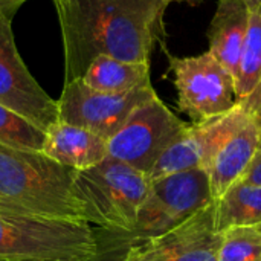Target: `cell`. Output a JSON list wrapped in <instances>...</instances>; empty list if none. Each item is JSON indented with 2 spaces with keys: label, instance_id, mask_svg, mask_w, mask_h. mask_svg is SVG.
Listing matches in <instances>:
<instances>
[{
  "label": "cell",
  "instance_id": "1",
  "mask_svg": "<svg viewBox=\"0 0 261 261\" xmlns=\"http://www.w3.org/2000/svg\"><path fill=\"white\" fill-rule=\"evenodd\" d=\"M173 0H54L64 41L66 81L99 55L150 64Z\"/></svg>",
  "mask_w": 261,
  "mask_h": 261
},
{
  "label": "cell",
  "instance_id": "2",
  "mask_svg": "<svg viewBox=\"0 0 261 261\" xmlns=\"http://www.w3.org/2000/svg\"><path fill=\"white\" fill-rule=\"evenodd\" d=\"M75 173L43 151L0 144V197L26 214L89 223L73 190Z\"/></svg>",
  "mask_w": 261,
  "mask_h": 261
},
{
  "label": "cell",
  "instance_id": "3",
  "mask_svg": "<svg viewBox=\"0 0 261 261\" xmlns=\"http://www.w3.org/2000/svg\"><path fill=\"white\" fill-rule=\"evenodd\" d=\"M98 255L90 223L0 211V258L96 261Z\"/></svg>",
  "mask_w": 261,
  "mask_h": 261
},
{
  "label": "cell",
  "instance_id": "4",
  "mask_svg": "<svg viewBox=\"0 0 261 261\" xmlns=\"http://www.w3.org/2000/svg\"><path fill=\"white\" fill-rule=\"evenodd\" d=\"M151 179L148 174L112 158L75 173L73 190L89 223L130 236Z\"/></svg>",
  "mask_w": 261,
  "mask_h": 261
},
{
  "label": "cell",
  "instance_id": "5",
  "mask_svg": "<svg viewBox=\"0 0 261 261\" xmlns=\"http://www.w3.org/2000/svg\"><path fill=\"white\" fill-rule=\"evenodd\" d=\"M214 202L206 170L196 168L151 180L130 237L133 243L154 239L182 225Z\"/></svg>",
  "mask_w": 261,
  "mask_h": 261
},
{
  "label": "cell",
  "instance_id": "6",
  "mask_svg": "<svg viewBox=\"0 0 261 261\" xmlns=\"http://www.w3.org/2000/svg\"><path fill=\"white\" fill-rule=\"evenodd\" d=\"M170 72L179 110L193 122L222 116L239 104L234 76L210 50L182 58L170 55Z\"/></svg>",
  "mask_w": 261,
  "mask_h": 261
},
{
  "label": "cell",
  "instance_id": "7",
  "mask_svg": "<svg viewBox=\"0 0 261 261\" xmlns=\"http://www.w3.org/2000/svg\"><path fill=\"white\" fill-rule=\"evenodd\" d=\"M187 127L156 95L135 109L107 141V154L150 176L159 156Z\"/></svg>",
  "mask_w": 261,
  "mask_h": 261
},
{
  "label": "cell",
  "instance_id": "8",
  "mask_svg": "<svg viewBox=\"0 0 261 261\" xmlns=\"http://www.w3.org/2000/svg\"><path fill=\"white\" fill-rule=\"evenodd\" d=\"M158 93L153 86L125 93H106L90 89L81 78L66 81L58 102V118L63 122L87 128L110 139L141 104Z\"/></svg>",
  "mask_w": 261,
  "mask_h": 261
},
{
  "label": "cell",
  "instance_id": "9",
  "mask_svg": "<svg viewBox=\"0 0 261 261\" xmlns=\"http://www.w3.org/2000/svg\"><path fill=\"white\" fill-rule=\"evenodd\" d=\"M14 11L0 5V102L46 132L60 119L58 102L40 87L17 50L11 23Z\"/></svg>",
  "mask_w": 261,
  "mask_h": 261
},
{
  "label": "cell",
  "instance_id": "10",
  "mask_svg": "<svg viewBox=\"0 0 261 261\" xmlns=\"http://www.w3.org/2000/svg\"><path fill=\"white\" fill-rule=\"evenodd\" d=\"M220 239L214 200L174 229L133 243L122 261H217Z\"/></svg>",
  "mask_w": 261,
  "mask_h": 261
},
{
  "label": "cell",
  "instance_id": "11",
  "mask_svg": "<svg viewBox=\"0 0 261 261\" xmlns=\"http://www.w3.org/2000/svg\"><path fill=\"white\" fill-rule=\"evenodd\" d=\"M248 109L239 102L228 113L188 125L159 156L150 179H161L171 174L203 168L206 170L220 142L246 118Z\"/></svg>",
  "mask_w": 261,
  "mask_h": 261
},
{
  "label": "cell",
  "instance_id": "12",
  "mask_svg": "<svg viewBox=\"0 0 261 261\" xmlns=\"http://www.w3.org/2000/svg\"><path fill=\"white\" fill-rule=\"evenodd\" d=\"M260 136V125L248 112L246 118L220 142L206 167L214 200L243 179L255 156Z\"/></svg>",
  "mask_w": 261,
  "mask_h": 261
},
{
  "label": "cell",
  "instance_id": "13",
  "mask_svg": "<svg viewBox=\"0 0 261 261\" xmlns=\"http://www.w3.org/2000/svg\"><path fill=\"white\" fill-rule=\"evenodd\" d=\"M41 151L55 162L76 171L92 168L109 158L107 139L60 119L46 130Z\"/></svg>",
  "mask_w": 261,
  "mask_h": 261
},
{
  "label": "cell",
  "instance_id": "14",
  "mask_svg": "<svg viewBox=\"0 0 261 261\" xmlns=\"http://www.w3.org/2000/svg\"><path fill=\"white\" fill-rule=\"evenodd\" d=\"M249 17L251 9L246 0H219L211 20L208 50L231 72L234 78L237 75Z\"/></svg>",
  "mask_w": 261,
  "mask_h": 261
},
{
  "label": "cell",
  "instance_id": "15",
  "mask_svg": "<svg viewBox=\"0 0 261 261\" xmlns=\"http://www.w3.org/2000/svg\"><path fill=\"white\" fill-rule=\"evenodd\" d=\"M81 80L90 89L106 93H125L151 86L150 64L122 61L107 55L96 57Z\"/></svg>",
  "mask_w": 261,
  "mask_h": 261
},
{
  "label": "cell",
  "instance_id": "16",
  "mask_svg": "<svg viewBox=\"0 0 261 261\" xmlns=\"http://www.w3.org/2000/svg\"><path fill=\"white\" fill-rule=\"evenodd\" d=\"M216 223L220 232L236 226H261V185L236 182L216 199Z\"/></svg>",
  "mask_w": 261,
  "mask_h": 261
},
{
  "label": "cell",
  "instance_id": "17",
  "mask_svg": "<svg viewBox=\"0 0 261 261\" xmlns=\"http://www.w3.org/2000/svg\"><path fill=\"white\" fill-rule=\"evenodd\" d=\"M239 102H246L261 84V14L252 12L234 78Z\"/></svg>",
  "mask_w": 261,
  "mask_h": 261
},
{
  "label": "cell",
  "instance_id": "18",
  "mask_svg": "<svg viewBox=\"0 0 261 261\" xmlns=\"http://www.w3.org/2000/svg\"><path fill=\"white\" fill-rule=\"evenodd\" d=\"M46 132L0 102V144L41 151Z\"/></svg>",
  "mask_w": 261,
  "mask_h": 261
},
{
  "label": "cell",
  "instance_id": "19",
  "mask_svg": "<svg viewBox=\"0 0 261 261\" xmlns=\"http://www.w3.org/2000/svg\"><path fill=\"white\" fill-rule=\"evenodd\" d=\"M217 261H261V226H236L222 232Z\"/></svg>",
  "mask_w": 261,
  "mask_h": 261
},
{
  "label": "cell",
  "instance_id": "20",
  "mask_svg": "<svg viewBox=\"0 0 261 261\" xmlns=\"http://www.w3.org/2000/svg\"><path fill=\"white\" fill-rule=\"evenodd\" d=\"M242 180H245L248 184H254V185H261V136L255 156H254V159H252V162H251V165H249V168H248V171Z\"/></svg>",
  "mask_w": 261,
  "mask_h": 261
},
{
  "label": "cell",
  "instance_id": "21",
  "mask_svg": "<svg viewBox=\"0 0 261 261\" xmlns=\"http://www.w3.org/2000/svg\"><path fill=\"white\" fill-rule=\"evenodd\" d=\"M243 106L254 116V119L257 121V124L260 125L261 128V84L258 86V89L255 90V93L246 102H243Z\"/></svg>",
  "mask_w": 261,
  "mask_h": 261
},
{
  "label": "cell",
  "instance_id": "22",
  "mask_svg": "<svg viewBox=\"0 0 261 261\" xmlns=\"http://www.w3.org/2000/svg\"><path fill=\"white\" fill-rule=\"evenodd\" d=\"M0 211L2 213H21V214H26L23 210H20L18 206H15V205H12L9 202L3 200L2 197H0Z\"/></svg>",
  "mask_w": 261,
  "mask_h": 261
},
{
  "label": "cell",
  "instance_id": "23",
  "mask_svg": "<svg viewBox=\"0 0 261 261\" xmlns=\"http://www.w3.org/2000/svg\"><path fill=\"white\" fill-rule=\"evenodd\" d=\"M246 3H248L249 9H251L252 12H258V14H261V0H246Z\"/></svg>",
  "mask_w": 261,
  "mask_h": 261
},
{
  "label": "cell",
  "instance_id": "24",
  "mask_svg": "<svg viewBox=\"0 0 261 261\" xmlns=\"http://www.w3.org/2000/svg\"><path fill=\"white\" fill-rule=\"evenodd\" d=\"M24 0H0V5H3V6H8V8H14V9H17L21 3H23Z\"/></svg>",
  "mask_w": 261,
  "mask_h": 261
},
{
  "label": "cell",
  "instance_id": "25",
  "mask_svg": "<svg viewBox=\"0 0 261 261\" xmlns=\"http://www.w3.org/2000/svg\"><path fill=\"white\" fill-rule=\"evenodd\" d=\"M0 261H38V260H5V258H0Z\"/></svg>",
  "mask_w": 261,
  "mask_h": 261
},
{
  "label": "cell",
  "instance_id": "26",
  "mask_svg": "<svg viewBox=\"0 0 261 261\" xmlns=\"http://www.w3.org/2000/svg\"><path fill=\"white\" fill-rule=\"evenodd\" d=\"M173 2H174V0H173Z\"/></svg>",
  "mask_w": 261,
  "mask_h": 261
}]
</instances>
